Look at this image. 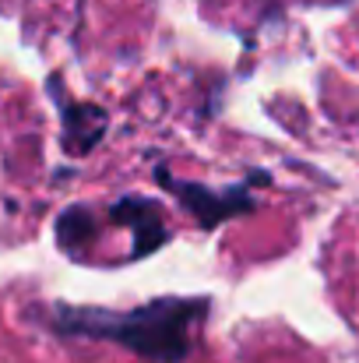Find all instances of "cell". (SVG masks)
<instances>
[{"label": "cell", "instance_id": "cell-5", "mask_svg": "<svg viewBox=\"0 0 359 363\" xmlns=\"http://www.w3.org/2000/svg\"><path fill=\"white\" fill-rule=\"evenodd\" d=\"M53 237H57V247L67 257H74V261L89 257V247L99 237V216H96V208L92 205H81V201L78 205H67L53 219Z\"/></svg>", "mask_w": 359, "mask_h": 363}, {"label": "cell", "instance_id": "cell-4", "mask_svg": "<svg viewBox=\"0 0 359 363\" xmlns=\"http://www.w3.org/2000/svg\"><path fill=\"white\" fill-rule=\"evenodd\" d=\"M50 99L57 103L60 113V148L71 159L89 155L110 130V117L103 106L89 103V99H67L60 92V78H50Z\"/></svg>", "mask_w": 359, "mask_h": 363}, {"label": "cell", "instance_id": "cell-3", "mask_svg": "<svg viewBox=\"0 0 359 363\" xmlns=\"http://www.w3.org/2000/svg\"><path fill=\"white\" fill-rule=\"evenodd\" d=\"M103 216H106V223H113V226L130 233V250H127V261H123V264L141 261V257H152L155 250H162L166 240H169L166 216H162V205H159L155 198L123 194Z\"/></svg>", "mask_w": 359, "mask_h": 363}, {"label": "cell", "instance_id": "cell-1", "mask_svg": "<svg viewBox=\"0 0 359 363\" xmlns=\"http://www.w3.org/2000/svg\"><path fill=\"white\" fill-rule=\"evenodd\" d=\"M208 311V296H155L127 311L50 303L42 311V325L64 339H96L123 346L141 360L183 363L194 353V332L205 325Z\"/></svg>", "mask_w": 359, "mask_h": 363}, {"label": "cell", "instance_id": "cell-2", "mask_svg": "<svg viewBox=\"0 0 359 363\" xmlns=\"http://www.w3.org/2000/svg\"><path fill=\"white\" fill-rule=\"evenodd\" d=\"M155 180H159L162 191H169V194L176 198V205H180L183 212H190V216L198 219V226H201L205 233L219 230V226L229 223V219H239V216L253 212V205H257V201H253V187H268V184H271V177H268L264 169H257V173H250V177L239 180V184L208 187V184H198V180H180V177H173L166 166H155Z\"/></svg>", "mask_w": 359, "mask_h": 363}]
</instances>
